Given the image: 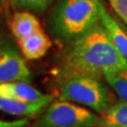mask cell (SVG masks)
<instances>
[{"label": "cell", "instance_id": "obj_11", "mask_svg": "<svg viewBox=\"0 0 127 127\" xmlns=\"http://www.w3.org/2000/svg\"><path fill=\"white\" fill-rule=\"evenodd\" d=\"M100 127H127V102H113L101 113Z\"/></svg>", "mask_w": 127, "mask_h": 127}, {"label": "cell", "instance_id": "obj_9", "mask_svg": "<svg viewBox=\"0 0 127 127\" xmlns=\"http://www.w3.org/2000/svg\"><path fill=\"white\" fill-rule=\"evenodd\" d=\"M48 93H43L36 89L30 82L16 81L10 83H1L0 95L1 96L17 98L27 102H38L45 98Z\"/></svg>", "mask_w": 127, "mask_h": 127}, {"label": "cell", "instance_id": "obj_2", "mask_svg": "<svg viewBox=\"0 0 127 127\" xmlns=\"http://www.w3.org/2000/svg\"><path fill=\"white\" fill-rule=\"evenodd\" d=\"M100 22L97 0H57L48 16L47 28L54 40L68 46Z\"/></svg>", "mask_w": 127, "mask_h": 127}, {"label": "cell", "instance_id": "obj_14", "mask_svg": "<svg viewBox=\"0 0 127 127\" xmlns=\"http://www.w3.org/2000/svg\"><path fill=\"white\" fill-rule=\"evenodd\" d=\"M114 13L127 27V0H108Z\"/></svg>", "mask_w": 127, "mask_h": 127}, {"label": "cell", "instance_id": "obj_7", "mask_svg": "<svg viewBox=\"0 0 127 127\" xmlns=\"http://www.w3.org/2000/svg\"><path fill=\"white\" fill-rule=\"evenodd\" d=\"M19 48L28 61H36L43 57L52 47V40L43 30H39L18 41Z\"/></svg>", "mask_w": 127, "mask_h": 127}, {"label": "cell", "instance_id": "obj_4", "mask_svg": "<svg viewBox=\"0 0 127 127\" xmlns=\"http://www.w3.org/2000/svg\"><path fill=\"white\" fill-rule=\"evenodd\" d=\"M33 127H100V114L81 105L53 101Z\"/></svg>", "mask_w": 127, "mask_h": 127}, {"label": "cell", "instance_id": "obj_5", "mask_svg": "<svg viewBox=\"0 0 127 127\" xmlns=\"http://www.w3.org/2000/svg\"><path fill=\"white\" fill-rule=\"evenodd\" d=\"M25 58L11 43L2 41L0 50V82H30L32 73Z\"/></svg>", "mask_w": 127, "mask_h": 127}, {"label": "cell", "instance_id": "obj_15", "mask_svg": "<svg viewBox=\"0 0 127 127\" xmlns=\"http://www.w3.org/2000/svg\"><path fill=\"white\" fill-rule=\"evenodd\" d=\"M30 120L29 118H21L16 121H1L0 127H29Z\"/></svg>", "mask_w": 127, "mask_h": 127}, {"label": "cell", "instance_id": "obj_3", "mask_svg": "<svg viewBox=\"0 0 127 127\" xmlns=\"http://www.w3.org/2000/svg\"><path fill=\"white\" fill-rule=\"evenodd\" d=\"M104 78L62 69L58 77L57 100L88 107L98 114L112 104Z\"/></svg>", "mask_w": 127, "mask_h": 127}, {"label": "cell", "instance_id": "obj_8", "mask_svg": "<svg viewBox=\"0 0 127 127\" xmlns=\"http://www.w3.org/2000/svg\"><path fill=\"white\" fill-rule=\"evenodd\" d=\"M97 1L101 11V21L106 28V30L108 31L109 36L112 39L118 50L127 61V30L118 19L113 17L112 14H110L106 10L102 0H97Z\"/></svg>", "mask_w": 127, "mask_h": 127}, {"label": "cell", "instance_id": "obj_12", "mask_svg": "<svg viewBox=\"0 0 127 127\" xmlns=\"http://www.w3.org/2000/svg\"><path fill=\"white\" fill-rule=\"evenodd\" d=\"M104 81L120 100L127 102V68L108 70L104 74Z\"/></svg>", "mask_w": 127, "mask_h": 127}, {"label": "cell", "instance_id": "obj_10", "mask_svg": "<svg viewBox=\"0 0 127 127\" xmlns=\"http://www.w3.org/2000/svg\"><path fill=\"white\" fill-rule=\"evenodd\" d=\"M10 29L18 42L29 35L41 30V26L34 13L30 11H16L11 18Z\"/></svg>", "mask_w": 127, "mask_h": 127}, {"label": "cell", "instance_id": "obj_1", "mask_svg": "<svg viewBox=\"0 0 127 127\" xmlns=\"http://www.w3.org/2000/svg\"><path fill=\"white\" fill-rule=\"evenodd\" d=\"M62 65L64 70L104 78L108 70L127 68V61L101 21L84 36L66 46Z\"/></svg>", "mask_w": 127, "mask_h": 127}, {"label": "cell", "instance_id": "obj_6", "mask_svg": "<svg viewBox=\"0 0 127 127\" xmlns=\"http://www.w3.org/2000/svg\"><path fill=\"white\" fill-rule=\"evenodd\" d=\"M53 101L52 94H47L45 98L38 102H27L0 95V109L11 116L30 119L40 116Z\"/></svg>", "mask_w": 127, "mask_h": 127}, {"label": "cell", "instance_id": "obj_13", "mask_svg": "<svg viewBox=\"0 0 127 127\" xmlns=\"http://www.w3.org/2000/svg\"><path fill=\"white\" fill-rule=\"evenodd\" d=\"M15 11H30L41 14L52 4L53 0H7Z\"/></svg>", "mask_w": 127, "mask_h": 127}]
</instances>
